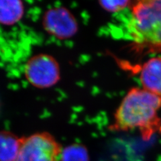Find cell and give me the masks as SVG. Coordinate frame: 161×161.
I'll use <instances>...</instances> for the list:
<instances>
[{"mask_svg":"<svg viewBox=\"0 0 161 161\" xmlns=\"http://www.w3.org/2000/svg\"><path fill=\"white\" fill-rule=\"evenodd\" d=\"M160 108L161 96L144 89H131L115 113L112 130L138 129L144 139H148L156 131L161 130L158 115Z\"/></svg>","mask_w":161,"mask_h":161,"instance_id":"1","label":"cell"},{"mask_svg":"<svg viewBox=\"0 0 161 161\" xmlns=\"http://www.w3.org/2000/svg\"><path fill=\"white\" fill-rule=\"evenodd\" d=\"M24 14V5L19 0H0V24L14 25L21 19Z\"/></svg>","mask_w":161,"mask_h":161,"instance_id":"8","label":"cell"},{"mask_svg":"<svg viewBox=\"0 0 161 161\" xmlns=\"http://www.w3.org/2000/svg\"><path fill=\"white\" fill-rule=\"evenodd\" d=\"M126 23L134 47L149 52L161 51V0L131 2Z\"/></svg>","mask_w":161,"mask_h":161,"instance_id":"2","label":"cell"},{"mask_svg":"<svg viewBox=\"0 0 161 161\" xmlns=\"http://www.w3.org/2000/svg\"><path fill=\"white\" fill-rule=\"evenodd\" d=\"M42 24L48 34L61 40L72 38L79 28L74 15L64 7L47 10L42 18Z\"/></svg>","mask_w":161,"mask_h":161,"instance_id":"5","label":"cell"},{"mask_svg":"<svg viewBox=\"0 0 161 161\" xmlns=\"http://www.w3.org/2000/svg\"><path fill=\"white\" fill-rule=\"evenodd\" d=\"M24 74L32 86L39 89L50 88L60 78V67L57 60L48 54H38L30 58L25 65Z\"/></svg>","mask_w":161,"mask_h":161,"instance_id":"4","label":"cell"},{"mask_svg":"<svg viewBox=\"0 0 161 161\" xmlns=\"http://www.w3.org/2000/svg\"><path fill=\"white\" fill-rule=\"evenodd\" d=\"M140 79L142 89L161 96V57L151 58L142 65Z\"/></svg>","mask_w":161,"mask_h":161,"instance_id":"6","label":"cell"},{"mask_svg":"<svg viewBox=\"0 0 161 161\" xmlns=\"http://www.w3.org/2000/svg\"><path fill=\"white\" fill-rule=\"evenodd\" d=\"M63 148L53 136L38 132L22 138L14 161H60Z\"/></svg>","mask_w":161,"mask_h":161,"instance_id":"3","label":"cell"},{"mask_svg":"<svg viewBox=\"0 0 161 161\" xmlns=\"http://www.w3.org/2000/svg\"><path fill=\"white\" fill-rule=\"evenodd\" d=\"M22 138L9 131H0V161H14L21 147Z\"/></svg>","mask_w":161,"mask_h":161,"instance_id":"7","label":"cell"},{"mask_svg":"<svg viewBox=\"0 0 161 161\" xmlns=\"http://www.w3.org/2000/svg\"><path fill=\"white\" fill-rule=\"evenodd\" d=\"M130 1H100L99 4L102 8L109 12H118L129 8Z\"/></svg>","mask_w":161,"mask_h":161,"instance_id":"10","label":"cell"},{"mask_svg":"<svg viewBox=\"0 0 161 161\" xmlns=\"http://www.w3.org/2000/svg\"><path fill=\"white\" fill-rule=\"evenodd\" d=\"M60 161H90L88 150L83 144L69 145L63 150Z\"/></svg>","mask_w":161,"mask_h":161,"instance_id":"9","label":"cell"}]
</instances>
